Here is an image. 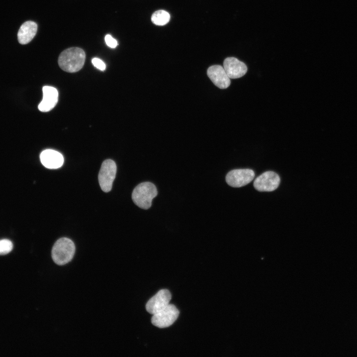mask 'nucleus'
I'll return each instance as SVG.
<instances>
[{
    "instance_id": "nucleus-10",
    "label": "nucleus",
    "mask_w": 357,
    "mask_h": 357,
    "mask_svg": "<svg viewBox=\"0 0 357 357\" xmlns=\"http://www.w3.org/2000/svg\"><path fill=\"white\" fill-rule=\"evenodd\" d=\"M207 75L212 82L220 89H226L230 85V78L221 65L210 66L207 69Z\"/></svg>"
},
{
    "instance_id": "nucleus-17",
    "label": "nucleus",
    "mask_w": 357,
    "mask_h": 357,
    "mask_svg": "<svg viewBox=\"0 0 357 357\" xmlns=\"http://www.w3.org/2000/svg\"><path fill=\"white\" fill-rule=\"evenodd\" d=\"M105 41L107 45L111 48H115L118 45L117 41L110 35H106Z\"/></svg>"
},
{
    "instance_id": "nucleus-9",
    "label": "nucleus",
    "mask_w": 357,
    "mask_h": 357,
    "mask_svg": "<svg viewBox=\"0 0 357 357\" xmlns=\"http://www.w3.org/2000/svg\"><path fill=\"white\" fill-rule=\"evenodd\" d=\"M223 67L230 79L240 78L244 75L247 71L245 64L235 57L225 59Z\"/></svg>"
},
{
    "instance_id": "nucleus-7",
    "label": "nucleus",
    "mask_w": 357,
    "mask_h": 357,
    "mask_svg": "<svg viewBox=\"0 0 357 357\" xmlns=\"http://www.w3.org/2000/svg\"><path fill=\"white\" fill-rule=\"evenodd\" d=\"M280 178L273 171H267L255 178L253 186L259 191H272L279 185Z\"/></svg>"
},
{
    "instance_id": "nucleus-5",
    "label": "nucleus",
    "mask_w": 357,
    "mask_h": 357,
    "mask_svg": "<svg viewBox=\"0 0 357 357\" xmlns=\"http://www.w3.org/2000/svg\"><path fill=\"white\" fill-rule=\"evenodd\" d=\"M179 311L172 304H169L161 311L153 314L151 321L152 324L160 328L168 327L172 325L177 319Z\"/></svg>"
},
{
    "instance_id": "nucleus-8",
    "label": "nucleus",
    "mask_w": 357,
    "mask_h": 357,
    "mask_svg": "<svg viewBox=\"0 0 357 357\" xmlns=\"http://www.w3.org/2000/svg\"><path fill=\"white\" fill-rule=\"evenodd\" d=\"M171 299L170 291L167 289L161 290L148 301L146 310L153 315L166 308L170 304Z\"/></svg>"
},
{
    "instance_id": "nucleus-3",
    "label": "nucleus",
    "mask_w": 357,
    "mask_h": 357,
    "mask_svg": "<svg viewBox=\"0 0 357 357\" xmlns=\"http://www.w3.org/2000/svg\"><path fill=\"white\" fill-rule=\"evenodd\" d=\"M158 194L155 185L150 182H144L137 185L132 193L133 202L143 209H149L152 201Z\"/></svg>"
},
{
    "instance_id": "nucleus-12",
    "label": "nucleus",
    "mask_w": 357,
    "mask_h": 357,
    "mask_svg": "<svg viewBox=\"0 0 357 357\" xmlns=\"http://www.w3.org/2000/svg\"><path fill=\"white\" fill-rule=\"evenodd\" d=\"M43 97L38 105L39 110L43 112H49L56 105L59 93L55 87L45 86L43 87Z\"/></svg>"
},
{
    "instance_id": "nucleus-4",
    "label": "nucleus",
    "mask_w": 357,
    "mask_h": 357,
    "mask_svg": "<svg viewBox=\"0 0 357 357\" xmlns=\"http://www.w3.org/2000/svg\"><path fill=\"white\" fill-rule=\"evenodd\" d=\"M116 172V164L113 160L108 159L102 163L98 175V180L104 192H108L111 190Z\"/></svg>"
},
{
    "instance_id": "nucleus-1",
    "label": "nucleus",
    "mask_w": 357,
    "mask_h": 357,
    "mask_svg": "<svg viewBox=\"0 0 357 357\" xmlns=\"http://www.w3.org/2000/svg\"><path fill=\"white\" fill-rule=\"evenodd\" d=\"M86 55L78 47H72L62 51L58 59L59 66L64 71L73 73L80 70L84 65Z\"/></svg>"
},
{
    "instance_id": "nucleus-14",
    "label": "nucleus",
    "mask_w": 357,
    "mask_h": 357,
    "mask_svg": "<svg viewBox=\"0 0 357 357\" xmlns=\"http://www.w3.org/2000/svg\"><path fill=\"white\" fill-rule=\"evenodd\" d=\"M170 19V14L165 10H159L152 14L151 21L155 25L162 26L168 23Z\"/></svg>"
},
{
    "instance_id": "nucleus-13",
    "label": "nucleus",
    "mask_w": 357,
    "mask_h": 357,
    "mask_svg": "<svg viewBox=\"0 0 357 357\" xmlns=\"http://www.w3.org/2000/svg\"><path fill=\"white\" fill-rule=\"evenodd\" d=\"M37 31V24L35 22H25L20 26L17 33L19 43L22 45L29 43L35 37Z\"/></svg>"
},
{
    "instance_id": "nucleus-16",
    "label": "nucleus",
    "mask_w": 357,
    "mask_h": 357,
    "mask_svg": "<svg viewBox=\"0 0 357 357\" xmlns=\"http://www.w3.org/2000/svg\"><path fill=\"white\" fill-rule=\"evenodd\" d=\"M92 63L93 65L98 69L104 71L106 69V64L101 59L94 58L92 60Z\"/></svg>"
},
{
    "instance_id": "nucleus-6",
    "label": "nucleus",
    "mask_w": 357,
    "mask_h": 357,
    "mask_svg": "<svg viewBox=\"0 0 357 357\" xmlns=\"http://www.w3.org/2000/svg\"><path fill=\"white\" fill-rule=\"evenodd\" d=\"M254 176V171L251 169H236L227 174L226 181L232 187H240L251 182Z\"/></svg>"
},
{
    "instance_id": "nucleus-11",
    "label": "nucleus",
    "mask_w": 357,
    "mask_h": 357,
    "mask_svg": "<svg viewBox=\"0 0 357 357\" xmlns=\"http://www.w3.org/2000/svg\"><path fill=\"white\" fill-rule=\"evenodd\" d=\"M40 161L43 165L51 169H58L63 164V157L60 152L52 149L43 151L40 156Z\"/></svg>"
},
{
    "instance_id": "nucleus-15",
    "label": "nucleus",
    "mask_w": 357,
    "mask_h": 357,
    "mask_svg": "<svg viewBox=\"0 0 357 357\" xmlns=\"http://www.w3.org/2000/svg\"><path fill=\"white\" fill-rule=\"evenodd\" d=\"M13 248L12 242L7 239L0 240V255L9 253Z\"/></svg>"
},
{
    "instance_id": "nucleus-2",
    "label": "nucleus",
    "mask_w": 357,
    "mask_h": 357,
    "mask_svg": "<svg viewBox=\"0 0 357 357\" xmlns=\"http://www.w3.org/2000/svg\"><path fill=\"white\" fill-rule=\"evenodd\" d=\"M75 251L74 242L69 238H62L54 244L52 249V257L59 265H63L73 258Z\"/></svg>"
}]
</instances>
